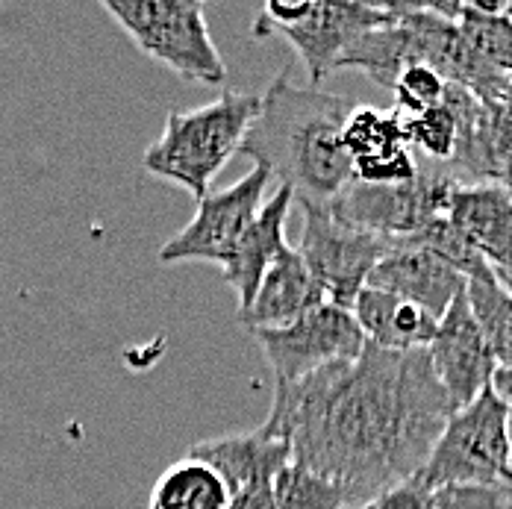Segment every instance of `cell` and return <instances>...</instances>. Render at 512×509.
<instances>
[{
	"label": "cell",
	"instance_id": "7a4b0ae2",
	"mask_svg": "<svg viewBox=\"0 0 512 509\" xmlns=\"http://www.w3.org/2000/svg\"><path fill=\"white\" fill-rule=\"evenodd\" d=\"M354 103L342 95L295 86L283 71L259 95V109L239 145L301 206L324 209L354 180L342 124Z\"/></svg>",
	"mask_w": 512,
	"mask_h": 509
},
{
	"label": "cell",
	"instance_id": "83f0119b",
	"mask_svg": "<svg viewBox=\"0 0 512 509\" xmlns=\"http://www.w3.org/2000/svg\"><path fill=\"white\" fill-rule=\"evenodd\" d=\"M351 509H365V507H351Z\"/></svg>",
	"mask_w": 512,
	"mask_h": 509
},
{
	"label": "cell",
	"instance_id": "2e32d148",
	"mask_svg": "<svg viewBox=\"0 0 512 509\" xmlns=\"http://www.w3.org/2000/svg\"><path fill=\"white\" fill-rule=\"evenodd\" d=\"M186 457L209 465L227 486V495L254 483H274L280 468L292 462L286 442L271 439L259 430L195 442Z\"/></svg>",
	"mask_w": 512,
	"mask_h": 509
},
{
	"label": "cell",
	"instance_id": "ac0fdd59",
	"mask_svg": "<svg viewBox=\"0 0 512 509\" xmlns=\"http://www.w3.org/2000/svg\"><path fill=\"white\" fill-rule=\"evenodd\" d=\"M386 6V3H383ZM389 9V6H386ZM392 12V9H389ZM410 65H418L415 59V45H412L410 30L395 18L392 12V24L377 27L362 33L359 39L351 42V48L339 56L336 71L342 68H357L362 74H368L374 83H380L383 89H392L398 74Z\"/></svg>",
	"mask_w": 512,
	"mask_h": 509
},
{
	"label": "cell",
	"instance_id": "5b68a950",
	"mask_svg": "<svg viewBox=\"0 0 512 509\" xmlns=\"http://www.w3.org/2000/svg\"><path fill=\"white\" fill-rule=\"evenodd\" d=\"M412 480L427 492L442 486L510 483V401L486 386L471 404L454 409Z\"/></svg>",
	"mask_w": 512,
	"mask_h": 509
},
{
	"label": "cell",
	"instance_id": "d6986e66",
	"mask_svg": "<svg viewBox=\"0 0 512 509\" xmlns=\"http://www.w3.org/2000/svg\"><path fill=\"white\" fill-rule=\"evenodd\" d=\"M465 306L489 351L495 354L501 368H510L512 354V298L510 286L498 280V274L483 265L471 271L462 283Z\"/></svg>",
	"mask_w": 512,
	"mask_h": 509
},
{
	"label": "cell",
	"instance_id": "603a6c76",
	"mask_svg": "<svg viewBox=\"0 0 512 509\" xmlns=\"http://www.w3.org/2000/svg\"><path fill=\"white\" fill-rule=\"evenodd\" d=\"M404 145L415 148L433 168H445L457 151V118L454 112L439 103L418 115L404 118Z\"/></svg>",
	"mask_w": 512,
	"mask_h": 509
},
{
	"label": "cell",
	"instance_id": "ba28073f",
	"mask_svg": "<svg viewBox=\"0 0 512 509\" xmlns=\"http://www.w3.org/2000/svg\"><path fill=\"white\" fill-rule=\"evenodd\" d=\"M389 239L342 224L327 209L304 206V230L298 242V256L304 259L324 301L348 309L365 289L371 268L386 256Z\"/></svg>",
	"mask_w": 512,
	"mask_h": 509
},
{
	"label": "cell",
	"instance_id": "277c9868",
	"mask_svg": "<svg viewBox=\"0 0 512 509\" xmlns=\"http://www.w3.org/2000/svg\"><path fill=\"white\" fill-rule=\"evenodd\" d=\"M109 18L133 39V45L165 65L186 83L221 86L227 65L215 48L198 0H103Z\"/></svg>",
	"mask_w": 512,
	"mask_h": 509
},
{
	"label": "cell",
	"instance_id": "4fadbf2b",
	"mask_svg": "<svg viewBox=\"0 0 512 509\" xmlns=\"http://www.w3.org/2000/svg\"><path fill=\"white\" fill-rule=\"evenodd\" d=\"M462 274L451 265L439 262L436 256L424 254L418 248H407L392 242L386 256L371 268L365 286L389 292L407 304L421 306L436 321L445 315V309L462 289Z\"/></svg>",
	"mask_w": 512,
	"mask_h": 509
},
{
	"label": "cell",
	"instance_id": "44dd1931",
	"mask_svg": "<svg viewBox=\"0 0 512 509\" xmlns=\"http://www.w3.org/2000/svg\"><path fill=\"white\" fill-rule=\"evenodd\" d=\"M342 145L351 156V168L377 162L404 151V115L398 109L354 106L342 124Z\"/></svg>",
	"mask_w": 512,
	"mask_h": 509
},
{
	"label": "cell",
	"instance_id": "6da1fadb",
	"mask_svg": "<svg viewBox=\"0 0 512 509\" xmlns=\"http://www.w3.org/2000/svg\"><path fill=\"white\" fill-rule=\"evenodd\" d=\"M451 412L427 348L365 345L354 362L277 386L256 430L286 442L292 462L345 486L357 507H368L424 468Z\"/></svg>",
	"mask_w": 512,
	"mask_h": 509
},
{
	"label": "cell",
	"instance_id": "8992f818",
	"mask_svg": "<svg viewBox=\"0 0 512 509\" xmlns=\"http://www.w3.org/2000/svg\"><path fill=\"white\" fill-rule=\"evenodd\" d=\"M392 24V12L383 3H283L262 6L254 36H283L307 65L312 89L336 71L339 56L368 30Z\"/></svg>",
	"mask_w": 512,
	"mask_h": 509
},
{
	"label": "cell",
	"instance_id": "cb8c5ba5",
	"mask_svg": "<svg viewBox=\"0 0 512 509\" xmlns=\"http://www.w3.org/2000/svg\"><path fill=\"white\" fill-rule=\"evenodd\" d=\"M392 92H395V109L404 118H410V115H418V112L433 109V106L442 103L445 80L436 71L424 68V65H410V68H404L398 74Z\"/></svg>",
	"mask_w": 512,
	"mask_h": 509
},
{
	"label": "cell",
	"instance_id": "ffe728a7",
	"mask_svg": "<svg viewBox=\"0 0 512 509\" xmlns=\"http://www.w3.org/2000/svg\"><path fill=\"white\" fill-rule=\"evenodd\" d=\"M230 495L221 477L198 459L183 457L156 477L148 509H227Z\"/></svg>",
	"mask_w": 512,
	"mask_h": 509
},
{
	"label": "cell",
	"instance_id": "52a82bcc",
	"mask_svg": "<svg viewBox=\"0 0 512 509\" xmlns=\"http://www.w3.org/2000/svg\"><path fill=\"white\" fill-rule=\"evenodd\" d=\"M460 183L448 177L445 171L427 165L418 168L410 183L401 186H368L351 180L339 198L324 206L333 218L342 224H351L357 230L383 236V239H401L427 224L436 215H445L448 198Z\"/></svg>",
	"mask_w": 512,
	"mask_h": 509
},
{
	"label": "cell",
	"instance_id": "484cf974",
	"mask_svg": "<svg viewBox=\"0 0 512 509\" xmlns=\"http://www.w3.org/2000/svg\"><path fill=\"white\" fill-rule=\"evenodd\" d=\"M365 509H430V492L418 486L415 480H407L383 495H377Z\"/></svg>",
	"mask_w": 512,
	"mask_h": 509
},
{
	"label": "cell",
	"instance_id": "e0dca14e",
	"mask_svg": "<svg viewBox=\"0 0 512 509\" xmlns=\"http://www.w3.org/2000/svg\"><path fill=\"white\" fill-rule=\"evenodd\" d=\"M365 345L383 351H418L427 348L436 336V318L421 306L407 304L389 292L365 286L351 306Z\"/></svg>",
	"mask_w": 512,
	"mask_h": 509
},
{
	"label": "cell",
	"instance_id": "9c48e42d",
	"mask_svg": "<svg viewBox=\"0 0 512 509\" xmlns=\"http://www.w3.org/2000/svg\"><path fill=\"white\" fill-rule=\"evenodd\" d=\"M277 386L295 383L333 362H354L365 348L357 321L348 309L333 304L312 306L286 327L254 330Z\"/></svg>",
	"mask_w": 512,
	"mask_h": 509
},
{
	"label": "cell",
	"instance_id": "5bb4252c",
	"mask_svg": "<svg viewBox=\"0 0 512 509\" xmlns=\"http://www.w3.org/2000/svg\"><path fill=\"white\" fill-rule=\"evenodd\" d=\"M292 195L286 189H277V195L271 201L259 206L254 221L248 224V230L239 236V242L233 245L230 256L221 262L224 268V283L239 295V309L251 304L256 295L265 271L271 268V262L283 254L286 248V218L292 212Z\"/></svg>",
	"mask_w": 512,
	"mask_h": 509
},
{
	"label": "cell",
	"instance_id": "9a60e30c",
	"mask_svg": "<svg viewBox=\"0 0 512 509\" xmlns=\"http://www.w3.org/2000/svg\"><path fill=\"white\" fill-rule=\"evenodd\" d=\"M327 304L321 289L315 286L312 274L307 271L304 259L292 245L283 248V254L271 262L265 271L256 295L245 309H239V321L254 330H271L286 327L295 318H301L312 306Z\"/></svg>",
	"mask_w": 512,
	"mask_h": 509
},
{
	"label": "cell",
	"instance_id": "4316f807",
	"mask_svg": "<svg viewBox=\"0 0 512 509\" xmlns=\"http://www.w3.org/2000/svg\"><path fill=\"white\" fill-rule=\"evenodd\" d=\"M274 483H254L230 495L227 509H277L274 507Z\"/></svg>",
	"mask_w": 512,
	"mask_h": 509
},
{
	"label": "cell",
	"instance_id": "7c38bea8",
	"mask_svg": "<svg viewBox=\"0 0 512 509\" xmlns=\"http://www.w3.org/2000/svg\"><path fill=\"white\" fill-rule=\"evenodd\" d=\"M445 218L465 239V245L480 256L501 283L510 286L512 201L507 183H460L451 198Z\"/></svg>",
	"mask_w": 512,
	"mask_h": 509
},
{
	"label": "cell",
	"instance_id": "3957f363",
	"mask_svg": "<svg viewBox=\"0 0 512 509\" xmlns=\"http://www.w3.org/2000/svg\"><path fill=\"white\" fill-rule=\"evenodd\" d=\"M256 109V92H227L198 109L168 112L162 136L145 151V171L183 186L195 201H201L212 177L239 151Z\"/></svg>",
	"mask_w": 512,
	"mask_h": 509
},
{
	"label": "cell",
	"instance_id": "d4e9b609",
	"mask_svg": "<svg viewBox=\"0 0 512 509\" xmlns=\"http://www.w3.org/2000/svg\"><path fill=\"white\" fill-rule=\"evenodd\" d=\"M510 483L442 486L430 492V509H510Z\"/></svg>",
	"mask_w": 512,
	"mask_h": 509
},
{
	"label": "cell",
	"instance_id": "7402d4cb",
	"mask_svg": "<svg viewBox=\"0 0 512 509\" xmlns=\"http://www.w3.org/2000/svg\"><path fill=\"white\" fill-rule=\"evenodd\" d=\"M274 507L277 509H351L357 507L345 486L289 462L274 477Z\"/></svg>",
	"mask_w": 512,
	"mask_h": 509
},
{
	"label": "cell",
	"instance_id": "30bf717a",
	"mask_svg": "<svg viewBox=\"0 0 512 509\" xmlns=\"http://www.w3.org/2000/svg\"><path fill=\"white\" fill-rule=\"evenodd\" d=\"M268 186H271V177L262 168H254L239 183L221 192H206L198 201L195 218L159 248V262L162 265H177V262H218L221 265L230 256L233 245L239 242V236L254 221Z\"/></svg>",
	"mask_w": 512,
	"mask_h": 509
},
{
	"label": "cell",
	"instance_id": "8fae6325",
	"mask_svg": "<svg viewBox=\"0 0 512 509\" xmlns=\"http://www.w3.org/2000/svg\"><path fill=\"white\" fill-rule=\"evenodd\" d=\"M427 357L454 409L471 404L501 368L495 354L489 351L486 339L480 336L477 324L471 321L462 289L445 309V315L439 318L436 336L427 345Z\"/></svg>",
	"mask_w": 512,
	"mask_h": 509
}]
</instances>
